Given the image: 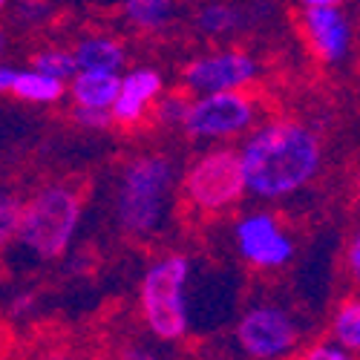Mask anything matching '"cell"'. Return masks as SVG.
Here are the masks:
<instances>
[{"instance_id": "obj_1", "label": "cell", "mask_w": 360, "mask_h": 360, "mask_svg": "<svg viewBox=\"0 0 360 360\" xmlns=\"http://www.w3.org/2000/svg\"><path fill=\"white\" fill-rule=\"evenodd\" d=\"M248 193L262 202H277L309 188L323 165L320 136L291 118H274V122L257 124L243 147Z\"/></svg>"}, {"instance_id": "obj_2", "label": "cell", "mask_w": 360, "mask_h": 360, "mask_svg": "<svg viewBox=\"0 0 360 360\" xmlns=\"http://www.w3.org/2000/svg\"><path fill=\"white\" fill-rule=\"evenodd\" d=\"M81 225V196L67 185H52L23 205L18 239L41 259L67 254Z\"/></svg>"}, {"instance_id": "obj_3", "label": "cell", "mask_w": 360, "mask_h": 360, "mask_svg": "<svg viewBox=\"0 0 360 360\" xmlns=\"http://www.w3.org/2000/svg\"><path fill=\"white\" fill-rule=\"evenodd\" d=\"M191 280V262L182 254H170L147 268L141 280V314L147 328L159 340H182L191 328L185 285Z\"/></svg>"}, {"instance_id": "obj_4", "label": "cell", "mask_w": 360, "mask_h": 360, "mask_svg": "<svg viewBox=\"0 0 360 360\" xmlns=\"http://www.w3.org/2000/svg\"><path fill=\"white\" fill-rule=\"evenodd\" d=\"M173 165L165 156H139L127 165L118 185V222L130 233H150L165 219Z\"/></svg>"}, {"instance_id": "obj_5", "label": "cell", "mask_w": 360, "mask_h": 360, "mask_svg": "<svg viewBox=\"0 0 360 360\" xmlns=\"http://www.w3.org/2000/svg\"><path fill=\"white\" fill-rule=\"evenodd\" d=\"M185 196L205 214H222L248 193L243 156L233 147H214L202 153L185 173Z\"/></svg>"}, {"instance_id": "obj_6", "label": "cell", "mask_w": 360, "mask_h": 360, "mask_svg": "<svg viewBox=\"0 0 360 360\" xmlns=\"http://www.w3.org/2000/svg\"><path fill=\"white\" fill-rule=\"evenodd\" d=\"M259 104L243 89H225V93L196 96L185 115V133L202 141H231L248 136L257 127Z\"/></svg>"}, {"instance_id": "obj_7", "label": "cell", "mask_w": 360, "mask_h": 360, "mask_svg": "<svg viewBox=\"0 0 360 360\" xmlns=\"http://www.w3.org/2000/svg\"><path fill=\"white\" fill-rule=\"evenodd\" d=\"M233 338L243 354L257 360H277L297 352L300 328L291 311H285L283 306L262 303V306H251L236 320Z\"/></svg>"}, {"instance_id": "obj_8", "label": "cell", "mask_w": 360, "mask_h": 360, "mask_svg": "<svg viewBox=\"0 0 360 360\" xmlns=\"http://www.w3.org/2000/svg\"><path fill=\"white\" fill-rule=\"evenodd\" d=\"M233 239L239 257L262 271H274L294 259V239L288 228L268 211H254L239 219L233 228Z\"/></svg>"}, {"instance_id": "obj_9", "label": "cell", "mask_w": 360, "mask_h": 360, "mask_svg": "<svg viewBox=\"0 0 360 360\" xmlns=\"http://www.w3.org/2000/svg\"><path fill=\"white\" fill-rule=\"evenodd\" d=\"M259 75V61L243 49L207 52L185 70V86L196 96L225 93V89H245Z\"/></svg>"}, {"instance_id": "obj_10", "label": "cell", "mask_w": 360, "mask_h": 360, "mask_svg": "<svg viewBox=\"0 0 360 360\" xmlns=\"http://www.w3.org/2000/svg\"><path fill=\"white\" fill-rule=\"evenodd\" d=\"M300 32L320 64H340L352 52V23L340 6H311L300 15Z\"/></svg>"}, {"instance_id": "obj_11", "label": "cell", "mask_w": 360, "mask_h": 360, "mask_svg": "<svg viewBox=\"0 0 360 360\" xmlns=\"http://www.w3.org/2000/svg\"><path fill=\"white\" fill-rule=\"evenodd\" d=\"M162 96V75L150 67L133 70L122 78V89H118V98L112 104V118L115 124H139L144 112L150 110L156 98Z\"/></svg>"}, {"instance_id": "obj_12", "label": "cell", "mask_w": 360, "mask_h": 360, "mask_svg": "<svg viewBox=\"0 0 360 360\" xmlns=\"http://www.w3.org/2000/svg\"><path fill=\"white\" fill-rule=\"evenodd\" d=\"M118 89H122V75L118 72H98V70H78L70 81V96L75 107H93V110H112Z\"/></svg>"}, {"instance_id": "obj_13", "label": "cell", "mask_w": 360, "mask_h": 360, "mask_svg": "<svg viewBox=\"0 0 360 360\" xmlns=\"http://www.w3.org/2000/svg\"><path fill=\"white\" fill-rule=\"evenodd\" d=\"M75 61H78V70L118 72L124 67V46L112 38L93 35V38H84L75 46Z\"/></svg>"}, {"instance_id": "obj_14", "label": "cell", "mask_w": 360, "mask_h": 360, "mask_svg": "<svg viewBox=\"0 0 360 360\" xmlns=\"http://www.w3.org/2000/svg\"><path fill=\"white\" fill-rule=\"evenodd\" d=\"M9 93L15 98H23L29 104H52L58 98H64L67 93V81L55 78V75H46L41 70H18L15 75V84Z\"/></svg>"}, {"instance_id": "obj_15", "label": "cell", "mask_w": 360, "mask_h": 360, "mask_svg": "<svg viewBox=\"0 0 360 360\" xmlns=\"http://www.w3.org/2000/svg\"><path fill=\"white\" fill-rule=\"evenodd\" d=\"M332 338L354 357L360 354V297H346L332 314Z\"/></svg>"}, {"instance_id": "obj_16", "label": "cell", "mask_w": 360, "mask_h": 360, "mask_svg": "<svg viewBox=\"0 0 360 360\" xmlns=\"http://www.w3.org/2000/svg\"><path fill=\"white\" fill-rule=\"evenodd\" d=\"M196 26L205 35L222 38V35H231L243 26V12H239L236 6H231V4H219V0H214V4H205L196 12Z\"/></svg>"}, {"instance_id": "obj_17", "label": "cell", "mask_w": 360, "mask_h": 360, "mask_svg": "<svg viewBox=\"0 0 360 360\" xmlns=\"http://www.w3.org/2000/svg\"><path fill=\"white\" fill-rule=\"evenodd\" d=\"M124 15L139 29H159L173 18V0H124Z\"/></svg>"}, {"instance_id": "obj_18", "label": "cell", "mask_w": 360, "mask_h": 360, "mask_svg": "<svg viewBox=\"0 0 360 360\" xmlns=\"http://www.w3.org/2000/svg\"><path fill=\"white\" fill-rule=\"evenodd\" d=\"M35 70L46 72V75H55L61 81H72L75 72H78V61H75V52H67V49H46L41 55H35Z\"/></svg>"}, {"instance_id": "obj_19", "label": "cell", "mask_w": 360, "mask_h": 360, "mask_svg": "<svg viewBox=\"0 0 360 360\" xmlns=\"http://www.w3.org/2000/svg\"><path fill=\"white\" fill-rule=\"evenodd\" d=\"M20 214H23V205L12 193L0 191V248H6L12 239L18 236Z\"/></svg>"}, {"instance_id": "obj_20", "label": "cell", "mask_w": 360, "mask_h": 360, "mask_svg": "<svg viewBox=\"0 0 360 360\" xmlns=\"http://www.w3.org/2000/svg\"><path fill=\"white\" fill-rule=\"evenodd\" d=\"M188 107H191V101L185 96H167L159 104V118L162 122H170V124H182L185 115H188Z\"/></svg>"}, {"instance_id": "obj_21", "label": "cell", "mask_w": 360, "mask_h": 360, "mask_svg": "<svg viewBox=\"0 0 360 360\" xmlns=\"http://www.w3.org/2000/svg\"><path fill=\"white\" fill-rule=\"evenodd\" d=\"M303 357H309V360H346V357H352V354L332 338V340H320V343H314L311 349H306Z\"/></svg>"}, {"instance_id": "obj_22", "label": "cell", "mask_w": 360, "mask_h": 360, "mask_svg": "<svg viewBox=\"0 0 360 360\" xmlns=\"http://www.w3.org/2000/svg\"><path fill=\"white\" fill-rule=\"evenodd\" d=\"M75 122L78 124H84V127H89V130H104V127H110L115 118H112V112L110 110H93V107H78L75 110Z\"/></svg>"}, {"instance_id": "obj_23", "label": "cell", "mask_w": 360, "mask_h": 360, "mask_svg": "<svg viewBox=\"0 0 360 360\" xmlns=\"http://www.w3.org/2000/svg\"><path fill=\"white\" fill-rule=\"evenodd\" d=\"M346 268H349V277L360 285V231L349 239V248H346Z\"/></svg>"}, {"instance_id": "obj_24", "label": "cell", "mask_w": 360, "mask_h": 360, "mask_svg": "<svg viewBox=\"0 0 360 360\" xmlns=\"http://www.w3.org/2000/svg\"><path fill=\"white\" fill-rule=\"evenodd\" d=\"M15 75H18V70H15V67L0 64V93H9L12 84H15Z\"/></svg>"}, {"instance_id": "obj_25", "label": "cell", "mask_w": 360, "mask_h": 360, "mask_svg": "<svg viewBox=\"0 0 360 360\" xmlns=\"http://www.w3.org/2000/svg\"><path fill=\"white\" fill-rule=\"evenodd\" d=\"M303 9H311V6H340L343 0H297Z\"/></svg>"}, {"instance_id": "obj_26", "label": "cell", "mask_w": 360, "mask_h": 360, "mask_svg": "<svg viewBox=\"0 0 360 360\" xmlns=\"http://www.w3.org/2000/svg\"><path fill=\"white\" fill-rule=\"evenodd\" d=\"M354 191H357V196H360V170H357V176H354Z\"/></svg>"}, {"instance_id": "obj_27", "label": "cell", "mask_w": 360, "mask_h": 360, "mask_svg": "<svg viewBox=\"0 0 360 360\" xmlns=\"http://www.w3.org/2000/svg\"><path fill=\"white\" fill-rule=\"evenodd\" d=\"M0 49H4V32H0Z\"/></svg>"}, {"instance_id": "obj_28", "label": "cell", "mask_w": 360, "mask_h": 360, "mask_svg": "<svg viewBox=\"0 0 360 360\" xmlns=\"http://www.w3.org/2000/svg\"><path fill=\"white\" fill-rule=\"evenodd\" d=\"M4 6H6V0H0V9H4Z\"/></svg>"}]
</instances>
